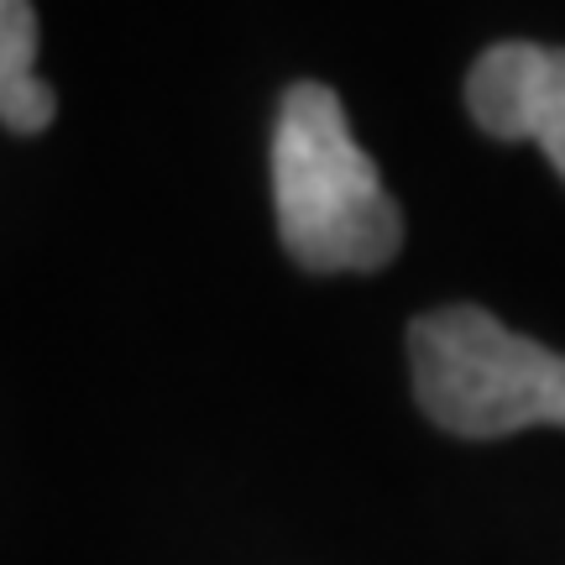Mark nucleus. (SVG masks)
<instances>
[{"label": "nucleus", "instance_id": "f257e3e1", "mask_svg": "<svg viewBox=\"0 0 565 565\" xmlns=\"http://www.w3.org/2000/svg\"><path fill=\"white\" fill-rule=\"evenodd\" d=\"M273 210L282 252L309 273H377L404 246V210L320 79L288 84L278 100Z\"/></svg>", "mask_w": 565, "mask_h": 565}, {"label": "nucleus", "instance_id": "7ed1b4c3", "mask_svg": "<svg viewBox=\"0 0 565 565\" xmlns=\"http://www.w3.org/2000/svg\"><path fill=\"white\" fill-rule=\"evenodd\" d=\"M466 110L498 141H540L565 179V47L498 42L466 74Z\"/></svg>", "mask_w": 565, "mask_h": 565}, {"label": "nucleus", "instance_id": "20e7f679", "mask_svg": "<svg viewBox=\"0 0 565 565\" xmlns=\"http://www.w3.org/2000/svg\"><path fill=\"white\" fill-rule=\"evenodd\" d=\"M38 11L26 0H0V126L38 137L58 116V95L38 79Z\"/></svg>", "mask_w": 565, "mask_h": 565}, {"label": "nucleus", "instance_id": "f03ea898", "mask_svg": "<svg viewBox=\"0 0 565 565\" xmlns=\"http://www.w3.org/2000/svg\"><path fill=\"white\" fill-rule=\"evenodd\" d=\"M408 366L419 408L461 440H503L534 424L565 429V351L513 335L482 303L419 315Z\"/></svg>", "mask_w": 565, "mask_h": 565}]
</instances>
